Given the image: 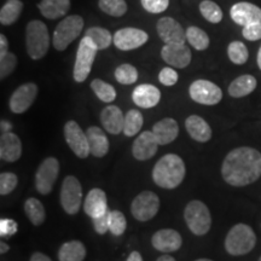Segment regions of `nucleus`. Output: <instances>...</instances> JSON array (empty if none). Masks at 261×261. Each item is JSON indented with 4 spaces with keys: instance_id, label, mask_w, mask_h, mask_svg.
Instances as JSON below:
<instances>
[{
    "instance_id": "a18cd8bd",
    "label": "nucleus",
    "mask_w": 261,
    "mask_h": 261,
    "mask_svg": "<svg viewBox=\"0 0 261 261\" xmlns=\"http://www.w3.org/2000/svg\"><path fill=\"white\" fill-rule=\"evenodd\" d=\"M17 232V223L12 219L0 220V234L2 237H11Z\"/></svg>"
},
{
    "instance_id": "2eb2a0df",
    "label": "nucleus",
    "mask_w": 261,
    "mask_h": 261,
    "mask_svg": "<svg viewBox=\"0 0 261 261\" xmlns=\"http://www.w3.org/2000/svg\"><path fill=\"white\" fill-rule=\"evenodd\" d=\"M38 94V86L33 83L21 85L10 98V109L15 114L27 112L34 103Z\"/></svg>"
},
{
    "instance_id": "dca6fc26",
    "label": "nucleus",
    "mask_w": 261,
    "mask_h": 261,
    "mask_svg": "<svg viewBox=\"0 0 261 261\" xmlns=\"http://www.w3.org/2000/svg\"><path fill=\"white\" fill-rule=\"evenodd\" d=\"M230 15L234 23L242 27L253 23H261V9L252 3H237L231 8Z\"/></svg>"
},
{
    "instance_id": "9b49d317",
    "label": "nucleus",
    "mask_w": 261,
    "mask_h": 261,
    "mask_svg": "<svg viewBox=\"0 0 261 261\" xmlns=\"http://www.w3.org/2000/svg\"><path fill=\"white\" fill-rule=\"evenodd\" d=\"M189 93L196 103L203 104V106H215L223 98L220 87L208 80L194 81L189 89Z\"/></svg>"
},
{
    "instance_id": "5fc2aeb1",
    "label": "nucleus",
    "mask_w": 261,
    "mask_h": 261,
    "mask_svg": "<svg viewBox=\"0 0 261 261\" xmlns=\"http://www.w3.org/2000/svg\"><path fill=\"white\" fill-rule=\"evenodd\" d=\"M0 248H2V253H3V254L6 253V252H9V249H10V247H9L8 244H6L5 242L0 243Z\"/></svg>"
},
{
    "instance_id": "0eeeda50",
    "label": "nucleus",
    "mask_w": 261,
    "mask_h": 261,
    "mask_svg": "<svg viewBox=\"0 0 261 261\" xmlns=\"http://www.w3.org/2000/svg\"><path fill=\"white\" fill-rule=\"evenodd\" d=\"M98 51H99L98 47L89 37L81 39L79 48H77L73 73L74 80L76 83H84L87 79V76L91 73V69H92V64Z\"/></svg>"
},
{
    "instance_id": "79ce46f5",
    "label": "nucleus",
    "mask_w": 261,
    "mask_h": 261,
    "mask_svg": "<svg viewBox=\"0 0 261 261\" xmlns=\"http://www.w3.org/2000/svg\"><path fill=\"white\" fill-rule=\"evenodd\" d=\"M16 64H17V58L11 52H8L5 56L0 57V77L2 80L15 70Z\"/></svg>"
},
{
    "instance_id": "1a4fd4ad",
    "label": "nucleus",
    "mask_w": 261,
    "mask_h": 261,
    "mask_svg": "<svg viewBox=\"0 0 261 261\" xmlns=\"http://www.w3.org/2000/svg\"><path fill=\"white\" fill-rule=\"evenodd\" d=\"M160 198L152 191H143L130 203V213L138 221H149L159 213Z\"/></svg>"
},
{
    "instance_id": "4468645a",
    "label": "nucleus",
    "mask_w": 261,
    "mask_h": 261,
    "mask_svg": "<svg viewBox=\"0 0 261 261\" xmlns=\"http://www.w3.org/2000/svg\"><path fill=\"white\" fill-rule=\"evenodd\" d=\"M148 34L142 29L122 28L114 34V45L122 51L138 48L148 41Z\"/></svg>"
},
{
    "instance_id": "a878e982",
    "label": "nucleus",
    "mask_w": 261,
    "mask_h": 261,
    "mask_svg": "<svg viewBox=\"0 0 261 261\" xmlns=\"http://www.w3.org/2000/svg\"><path fill=\"white\" fill-rule=\"evenodd\" d=\"M87 138H89L90 151L96 158H103L109 151V140L106 133L99 127L92 126L86 130Z\"/></svg>"
},
{
    "instance_id": "c756f323",
    "label": "nucleus",
    "mask_w": 261,
    "mask_h": 261,
    "mask_svg": "<svg viewBox=\"0 0 261 261\" xmlns=\"http://www.w3.org/2000/svg\"><path fill=\"white\" fill-rule=\"evenodd\" d=\"M23 10V3L21 0H8L0 10V23L11 25L19 18Z\"/></svg>"
},
{
    "instance_id": "6e6d98bb",
    "label": "nucleus",
    "mask_w": 261,
    "mask_h": 261,
    "mask_svg": "<svg viewBox=\"0 0 261 261\" xmlns=\"http://www.w3.org/2000/svg\"><path fill=\"white\" fill-rule=\"evenodd\" d=\"M257 65H259V68L261 69V46L259 52H257Z\"/></svg>"
},
{
    "instance_id": "603ef678",
    "label": "nucleus",
    "mask_w": 261,
    "mask_h": 261,
    "mask_svg": "<svg viewBox=\"0 0 261 261\" xmlns=\"http://www.w3.org/2000/svg\"><path fill=\"white\" fill-rule=\"evenodd\" d=\"M127 261H143V257L140 255L139 252H132L129 254Z\"/></svg>"
},
{
    "instance_id": "20e7f679",
    "label": "nucleus",
    "mask_w": 261,
    "mask_h": 261,
    "mask_svg": "<svg viewBox=\"0 0 261 261\" xmlns=\"http://www.w3.org/2000/svg\"><path fill=\"white\" fill-rule=\"evenodd\" d=\"M25 46L32 60H40L47 54L50 35L47 27L41 21H31L25 28Z\"/></svg>"
},
{
    "instance_id": "a211bd4d",
    "label": "nucleus",
    "mask_w": 261,
    "mask_h": 261,
    "mask_svg": "<svg viewBox=\"0 0 261 261\" xmlns=\"http://www.w3.org/2000/svg\"><path fill=\"white\" fill-rule=\"evenodd\" d=\"M159 145L154 133L145 130L136 138L132 146V154L139 161H146V160L154 158Z\"/></svg>"
},
{
    "instance_id": "f3484780",
    "label": "nucleus",
    "mask_w": 261,
    "mask_h": 261,
    "mask_svg": "<svg viewBox=\"0 0 261 261\" xmlns=\"http://www.w3.org/2000/svg\"><path fill=\"white\" fill-rule=\"evenodd\" d=\"M152 247L163 253H173L180 249L182 240L180 233L173 228H163L154 233L151 238Z\"/></svg>"
},
{
    "instance_id": "393cba45",
    "label": "nucleus",
    "mask_w": 261,
    "mask_h": 261,
    "mask_svg": "<svg viewBox=\"0 0 261 261\" xmlns=\"http://www.w3.org/2000/svg\"><path fill=\"white\" fill-rule=\"evenodd\" d=\"M188 133L196 142L205 143L212 138V128L204 119L198 115L189 116L185 121Z\"/></svg>"
},
{
    "instance_id": "ddd939ff",
    "label": "nucleus",
    "mask_w": 261,
    "mask_h": 261,
    "mask_svg": "<svg viewBox=\"0 0 261 261\" xmlns=\"http://www.w3.org/2000/svg\"><path fill=\"white\" fill-rule=\"evenodd\" d=\"M158 34L166 45H184L187 41V31L172 17L159 19Z\"/></svg>"
},
{
    "instance_id": "4c0bfd02",
    "label": "nucleus",
    "mask_w": 261,
    "mask_h": 261,
    "mask_svg": "<svg viewBox=\"0 0 261 261\" xmlns=\"http://www.w3.org/2000/svg\"><path fill=\"white\" fill-rule=\"evenodd\" d=\"M227 55L234 64H244L249 57V52L243 42L232 41L227 47Z\"/></svg>"
},
{
    "instance_id": "49530a36",
    "label": "nucleus",
    "mask_w": 261,
    "mask_h": 261,
    "mask_svg": "<svg viewBox=\"0 0 261 261\" xmlns=\"http://www.w3.org/2000/svg\"><path fill=\"white\" fill-rule=\"evenodd\" d=\"M243 37L247 40L256 41L261 39V23H253L249 25H246L242 31Z\"/></svg>"
},
{
    "instance_id": "a19ab883",
    "label": "nucleus",
    "mask_w": 261,
    "mask_h": 261,
    "mask_svg": "<svg viewBox=\"0 0 261 261\" xmlns=\"http://www.w3.org/2000/svg\"><path fill=\"white\" fill-rule=\"evenodd\" d=\"M17 175L14 173H2L0 174V194L3 196L11 194L15 190V188L17 187Z\"/></svg>"
},
{
    "instance_id": "f257e3e1",
    "label": "nucleus",
    "mask_w": 261,
    "mask_h": 261,
    "mask_svg": "<svg viewBox=\"0 0 261 261\" xmlns=\"http://www.w3.org/2000/svg\"><path fill=\"white\" fill-rule=\"evenodd\" d=\"M221 175L231 187L253 184L261 177V154L249 146L233 149L224 160Z\"/></svg>"
},
{
    "instance_id": "7c9ffc66",
    "label": "nucleus",
    "mask_w": 261,
    "mask_h": 261,
    "mask_svg": "<svg viewBox=\"0 0 261 261\" xmlns=\"http://www.w3.org/2000/svg\"><path fill=\"white\" fill-rule=\"evenodd\" d=\"M24 212L31 223L35 226H39L45 221V208L38 198L29 197L24 203Z\"/></svg>"
},
{
    "instance_id": "f8f14e48",
    "label": "nucleus",
    "mask_w": 261,
    "mask_h": 261,
    "mask_svg": "<svg viewBox=\"0 0 261 261\" xmlns=\"http://www.w3.org/2000/svg\"><path fill=\"white\" fill-rule=\"evenodd\" d=\"M64 137L71 151L79 159H86L91 154L89 138L75 121H68L64 126Z\"/></svg>"
},
{
    "instance_id": "f704fd0d",
    "label": "nucleus",
    "mask_w": 261,
    "mask_h": 261,
    "mask_svg": "<svg viewBox=\"0 0 261 261\" xmlns=\"http://www.w3.org/2000/svg\"><path fill=\"white\" fill-rule=\"evenodd\" d=\"M91 89H92L93 92L96 93V96L104 103H112L115 100V89H114L112 85L104 83L103 80L94 79L92 83H91Z\"/></svg>"
},
{
    "instance_id": "864d4df0",
    "label": "nucleus",
    "mask_w": 261,
    "mask_h": 261,
    "mask_svg": "<svg viewBox=\"0 0 261 261\" xmlns=\"http://www.w3.org/2000/svg\"><path fill=\"white\" fill-rule=\"evenodd\" d=\"M156 261H175V259L173 256H171V255H168V254H165V255H162V256H160L158 260Z\"/></svg>"
},
{
    "instance_id": "72a5a7b5",
    "label": "nucleus",
    "mask_w": 261,
    "mask_h": 261,
    "mask_svg": "<svg viewBox=\"0 0 261 261\" xmlns=\"http://www.w3.org/2000/svg\"><path fill=\"white\" fill-rule=\"evenodd\" d=\"M143 127V115L137 109H130L125 115V125H123V133L127 137H133L140 132Z\"/></svg>"
},
{
    "instance_id": "e433bc0d",
    "label": "nucleus",
    "mask_w": 261,
    "mask_h": 261,
    "mask_svg": "<svg viewBox=\"0 0 261 261\" xmlns=\"http://www.w3.org/2000/svg\"><path fill=\"white\" fill-rule=\"evenodd\" d=\"M98 5L103 12L114 17H121L127 12L125 0H99Z\"/></svg>"
},
{
    "instance_id": "473e14b6",
    "label": "nucleus",
    "mask_w": 261,
    "mask_h": 261,
    "mask_svg": "<svg viewBox=\"0 0 261 261\" xmlns=\"http://www.w3.org/2000/svg\"><path fill=\"white\" fill-rule=\"evenodd\" d=\"M187 40L196 50L203 51L210 46V37L198 27H189L187 29Z\"/></svg>"
},
{
    "instance_id": "f03ea898",
    "label": "nucleus",
    "mask_w": 261,
    "mask_h": 261,
    "mask_svg": "<svg viewBox=\"0 0 261 261\" xmlns=\"http://www.w3.org/2000/svg\"><path fill=\"white\" fill-rule=\"evenodd\" d=\"M187 168L181 158L175 154H167L156 162L152 169L155 184L163 189H175L184 180Z\"/></svg>"
},
{
    "instance_id": "412c9836",
    "label": "nucleus",
    "mask_w": 261,
    "mask_h": 261,
    "mask_svg": "<svg viewBox=\"0 0 261 261\" xmlns=\"http://www.w3.org/2000/svg\"><path fill=\"white\" fill-rule=\"evenodd\" d=\"M132 99L136 103V106L149 109V108L158 106L160 99H161V92L154 85H139L133 90Z\"/></svg>"
},
{
    "instance_id": "5701e85b",
    "label": "nucleus",
    "mask_w": 261,
    "mask_h": 261,
    "mask_svg": "<svg viewBox=\"0 0 261 261\" xmlns=\"http://www.w3.org/2000/svg\"><path fill=\"white\" fill-rule=\"evenodd\" d=\"M100 122L104 128L112 135H120L123 132L125 115L116 106H108L100 113Z\"/></svg>"
},
{
    "instance_id": "de8ad7c7",
    "label": "nucleus",
    "mask_w": 261,
    "mask_h": 261,
    "mask_svg": "<svg viewBox=\"0 0 261 261\" xmlns=\"http://www.w3.org/2000/svg\"><path fill=\"white\" fill-rule=\"evenodd\" d=\"M109 213H110V211L104 215H102V217L94 218V219H92L93 227H94V230H96L97 233L104 234L109 231Z\"/></svg>"
},
{
    "instance_id": "6e6552de",
    "label": "nucleus",
    "mask_w": 261,
    "mask_h": 261,
    "mask_svg": "<svg viewBox=\"0 0 261 261\" xmlns=\"http://www.w3.org/2000/svg\"><path fill=\"white\" fill-rule=\"evenodd\" d=\"M83 200V188L74 175H68L62 182L61 204L65 213L75 215L79 213Z\"/></svg>"
},
{
    "instance_id": "6ab92c4d",
    "label": "nucleus",
    "mask_w": 261,
    "mask_h": 261,
    "mask_svg": "<svg viewBox=\"0 0 261 261\" xmlns=\"http://www.w3.org/2000/svg\"><path fill=\"white\" fill-rule=\"evenodd\" d=\"M161 57L166 63L172 67L182 68L188 67L191 62V51L187 45H165L161 50Z\"/></svg>"
},
{
    "instance_id": "b1692460",
    "label": "nucleus",
    "mask_w": 261,
    "mask_h": 261,
    "mask_svg": "<svg viewBox=\"0 0 261 261\" xmlns=\"http://www.w3.org/2000/svg\"><path fill=\"white\" fill-rule=\"evenodd\" d=\"M152 133H154L160 145H167L173 140H175L179 135L178 122L171 117H166V119L155 123L152 127Z\"/></svg>"
},
{
    "instance_id": "09e8293b",
    "label": "nucleus",
    "mask_w": 261,
    "mask_h": 261,
    "mask_svg": "<svg viewBox=\"0 0 261 261\" xmlns=\"http://www.w3.org/2000/svg\"><path fill=\"white\" fill-rule=\"evenodd\" d=\"M9 52V42L4 34L0 35V57L5 56Z\"/></svg>"
},
{
    "instance_id": "4d7b16f0",
    "label": "nucleus",
    "mask_w": 261,
    "mask_h": 261,
    "mask_svg": "<svg viewBox=\"0 0 261 261\" xmlns=\"http://www.w3.org/2000/svg\"><path fill=\"white\" fill-rule=\"evenodd\" d=\"M195 261H213V260H210V259H198V260H195Z\"/></svg>"
},
{
    "instance_id": "423d86ee",
    "label": "nucleus",
    "mask_w": 261,
    "mask_h": 261,
    "mask_svg": "<svg viewBox=\"0 0 261 261\" xmlns=\"http://www.w3.org/2000/svg\"><path fill=\"white\" fill-rule=\"evenodd\" d=\"M84 28V19L77 15L68 16L63 18L55 29L54 47L58 51H64L75 39L80 35Z\"/></svg>"
},
{
    "instance_id": "58836bf2",
    "label": "nucleus",
    "mask_w": 261,
    "mask_h": 261,
    "mask_svg": "<svg viewBox=\"0 0 261 261\" xmlns=\"http://www.w3.org/2000/svg\"><path fill=\"white\" fill-rule=\"evenodd\" d=\"M115 79L122 85H132L138 80V70L130 64H121L116 68Z\"/></svg>"
},
{
    "instance_id": "c03bdc74",
    "label": "nucleus",
    "mask_w": 261,
    "mask_h": 261,
    "mask_svg": "<svg viewBox=\"0 0 261 261\" xmlns=\"http://www.w3.org/2000/svg\"><path fill=\"white\" fill-rule=\"evenodd\" d=\"M159 80L165 86H173V85L177 84L178 74L172 68H163L159 74Z\"/></svg>"
},
{
    "instance_id": "ea45409f",
    "label": "nucleus",
    "mask_w": 261,
    "mask_h": 261,
    "mask_svg": "<svg viewBox=\"0 0 261 261\" xmlns=\"http://www.w3.org/2000/svg\"><path fill=\"white\" fill-rule=\"evenodd\" d=\"M127 227V220L120 211H110L109 231L115 236H121Z\"/></svg>"
},
{
    "instance_id": "cd10ccee",
    "label": "nucleus",
    "mask_w": 261,
    "mask_h": 261,
    "mask_svg": "<svg viewBox=\"0 0 261 261\" xmlns=\"http://www.w3.org/2000/svg\"><path fill=\"white\" fill-rule=\"evenodd\" d=\"M85 257H86V248L80 241L65 242L58 250L60 261H84Z\"/></svg>"
},
{
    "instance_id": "8fccbe9b",
    "label": "nucleus",
    "mask_w": 261,
    "mask_h": 261,
    "mask_svg": "<svg viewBox=\"0 0 261 261\" xmlns=\"http://www.w3.org/2000/svg\"><path fill=\"white\" fill-rule=\"evenodd\" d=\"M31 261H52L50 257L42 253H34L31 257Z\"/></svg>"
},
{
    "instance_id": "c85d7f7f",
    "label": "nucleus",
    "mask_w": 261,
    "mask_h": 261,
    "mask_svg": "<svg viewBox=\"0 0 261 261\" xmlns=\"http://www.w3.org/2000/svg\"><path fill=\"white\" fill-rule=\"evenodd\" d=\"M256 89V79L252 75H242L234 79L228 86V94L233 98L248 96Z\"/></svg>"
},
{
    "instance_id": "aec40b11",
    "label": "nucleus",
    "mask_w": 261,
    "mask_h": 261,
    "mask_svg": "<svg viewBox=\"0 0 261 261\" xmlns=\"http://www.w3.org/2000/svg\"><path fill=\"white\" fill-rule=\"evenodd\" d=\"M84 211L91 219L99 218L108 213V212H109V208H108L106 192H104L102 189H92V190L87 194L86 198H85Z\"/></svg>"
},
{
    "instance_id": "c9c22d12",
    "label": "nucleus",
    "mask_w": 261,
    "mask_h": 261,
    "mask_svg": "<svg viewBox=\"0 0 261 261\" xmlns=\"http://www.w3.org/2000/svg\"><path fill=\"white\" fill-rule=\"evenodd\" d=\"M200 11L202 16L211 23H219L223 19V11L219 5L212 0H203L200 4Z\"/></svg>"
},
{
    "instance_id": "bb28decb",
    "label": "nucleus",
    "mask_w": 261,
    "mask_h": 261,
    "mask_svg": "<svg viewBox=\"0 0 261 261\" xmlns=\"http://www.w3.org/2000/svg\"><path fill=\"white\" fill-rule=\"evenodd\" d=\"M38 8L45 18L56 19L67 15L70 9V0H41Z\"/></svg>"
},
{
    "instance_id": "2f4dec72",
    "label": "nucleus",
    "mask_w": 261,
    "mask_h": 261,
    "mask_svg": "<svg viewBox=\"0 0 261 261\" xmlns=\"http://www.w3.org/2000/svg\"><path fill=\"white\" fill-rule=\"evenodd\" d=\"M85 37H89L98 47V50H106L114 42V37L110 32L102 27H91L86 31Z\"/></svg>"
},
{
    "instance_id": "3c124183",
    "label": "nucleus",
    "mask_w": 261,
    "mask_h": 261,
    "mask_svg": "<svg viewBox=\"0 0 261 261\" xmlns=\"http://www.w3.org/2000/svg\"><path fill=\"white\" fill-rule=\"evenodd\" d=\"M0 128H2V135H3V133H9L12 128V125L9 121L2 120V126H0Z\"/></svg>"
},
{
    "instance_id": "9d476101",
    "label": "nucleus",
    "mask_w": 261,
    "mask_h": 261,
    "mask_svg": "<svg viewBox=\"0 0 261 261\" xmlns=\"http://www.w3.org/2000/svg\"><path fill=\"white\" fill-rule=\"evenodd\" d=\"M60 174V162L55 158H47L39 166L35 174V188L41 195H48L52 191L55 181Z\"/></svg>"
},
{
    "instance_id": "13d9d810",
    "label": "nucleus",
    "mask_w": 261,
    "mask_h": 261,
    "mask_svg": "<svg viewBox=\"0 0 261 261\" xmlns=\"http://www.w3.org/2000/svg\"><path fill=\"white\" fill-rule=\"evenodd\" d=\"M257 261H261V256H260V257H259V260H257Z\"/></svg>"
},
{
    "instance_id": "39448f33",
    "label": "nucleus",
    "mask_w": 261,
    "mask_h": 261,
    "mask_svg": "<svg viewBox=\"0 0 261 261\" xmlns=\"http://www.w3.org/2000/svg\"><path fill=\"white\" fill-rule=\"evenodd\" d=\"M184 218L188 227L196 236H203L211 230V212L203 202L197 200L189 202L185 207Z\"/></svg>"
},
{
    "instance_id": "37998d69",
    "label": "nucleus",
    "mask_w": 261,
    "mask_h": 261,
    "mask_svg": "<svg viewBox=\"0 0 261 261\" xmlns=\"http://www.w3.org/2000/svg\"><path fill=\"white\" fill-rule=\"evenodd\" d=\"M143 8L151 14H161L168 8L169 0H140Z\"/></svg>"
},
{
    "instance_id": "7ed1b4c3",
    "label": "nucleus",
    "mask_w": 261,
    "mask_h": 261,
    "mask_svg": "<svg viewBox=\"0 0 261 261\" xmlns=\"http://www.w3.org/2000/svg\"><path fill=\"white\" fill-rule=\"evenodd\" d=\"M256 244L253 228L246 224H237L228 231L225 238V249L230 255L240 256L252 252Z\"/></svg>"
},
{
    "instance_id": "4be33fe9",
    "label": "nucleus",
    "mask_w": 261,
    "mask_h": 261,
    "mask_svg": "<svg viewBox=\"0 0 261 261\" xmlns=\"http://www.w3.org/2000/svg\"><path fill=\"white\" fill-rule=\"evenodd\" d=\"M22 155V143L15 133H3L0 137V159L6 162H15Z\"/></svg>"
}]
</instances>
